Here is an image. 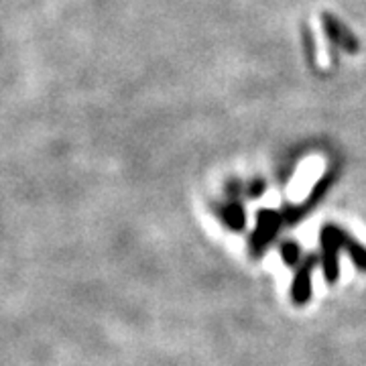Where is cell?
<instances>
[{"label":"cell","instance_id":"1","mask_svg":"<svg viewBox=\"0 0 366 366\" xmlns=\"http://www.w3.org/2000/svg\"><path fill=\"white\" fill-rule=\"evenodd\" d=\"M342 236H344V232L336 226H328L322 232L325 279L330 283L338 279V249L342 246Z\"/></svg>","mask_w":366,"mask_h":366},{"label":"cell","instance_id":"2","mask_svg":"<svg viewBox=\"0 0 366 366\" xmlns=\"http://www.w3.org/2000/svg\"><path fill=\"white\" fill-rule=\"evenodd\" d=\"M279 226V218L273 211H261L258 214V228L253 236V249L254 253L258 254L268 244V240L273 239V234L277 232Z\"/></svg>","mask_w":366,"mask_h":366},{"label":"cell","instance_id":"3","mask_svg":"<svg viewBox=\"0 0 366 366\" xmlns=\"http://www.w3.org/2000/svg\"><path fill=\"white\" fill-rule=\"evenodd\" d=\"M313 263H315V261L310 258V261L303 263V267H299L296 283H293V299H296L297 305H303V303H308V299H310V273L311 268H313Z\"/></svg>","mask_w":366,"mask_h":366},{"label":"cell","instance_id":"4","mask_svg":"<svg viewBox=\"0 0 366 366\" xmlns=\"http://www.w3.org/2000/svg\"><path fill=\"white\" fill-rule=\"evenodd\" d=\"M224 222L234 230H240L244 226V216H242V210L239 206H232V208L224 210Z\"/></svg>","mask_w":366,"mask_h":366},{"label":"cell","instance_id":"5","mask_svg":"<svg viewBox=\"0 0 366 366\" xmlns=\"http://www.w3.org/2000/svg\"><path fill=\"white\" fill-rule=\"evenodd\" d=\"M281 254L285 263L293 265L297 258H299V246H297L296 242H285V244L281 246Z\"/></svg>","mask_w":366,"mask_h":366}]
</instances>
